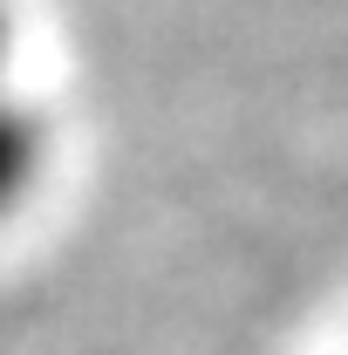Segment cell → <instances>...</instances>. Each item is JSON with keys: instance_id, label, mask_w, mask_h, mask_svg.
I'll return each mask as SVG.
<instances>
[{"instance_id": "obj_2", "label": "cell", "mask_w": 348, "mask_h": 355, "mask_svg": "<svg viewBox=\"0 0 348 355\" xmlns=\"http://www.w3.org/2000/svg\"><path fill=\"white\" fill-rule=\"evenodd\" d=\"M0 48H7V14H0Z\"/></svg>"}, {"instance_id": "obj_1", "label": "cell", "mask_w": 348, "mask_h": 355, "mask_svg": "<svg viewBox=\"0 0 348 355\" xmlns=\"http://www.w3.org/2000/svg\"><path fill=\"white\" fill-rule=\"evenodd\" d=\"M35 178H42V123L28 103H14L0 89V219L28 205Z\"/></svg>"}]
</instances>
